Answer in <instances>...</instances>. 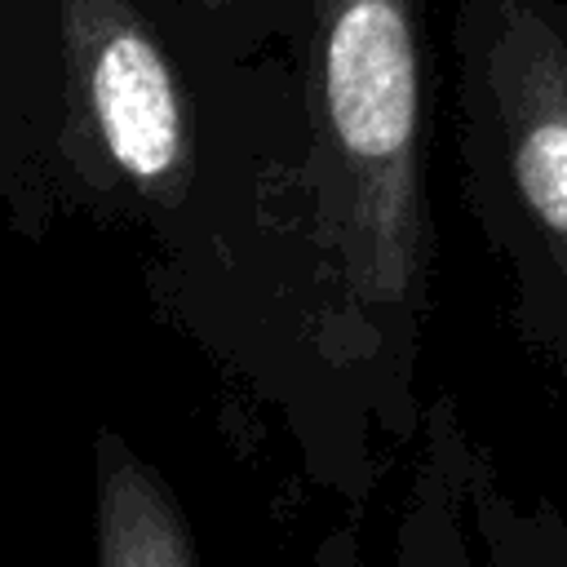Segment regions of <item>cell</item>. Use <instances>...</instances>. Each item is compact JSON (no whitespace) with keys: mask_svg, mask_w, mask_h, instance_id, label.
Masks as SVG:
<instances>
[{"mask_svg":"<svg viewBox=\"0 0 567 567\" xmlns=\"http://www.w3.org/2000/svg\"><path fill=\"white\" fill-rule=\"evenodd\" d=\"M421 0H310L306 359L363 474L368 434L412 443L434 279Z\"/></svg>","mask_w":567,"mask_h":567,"instance_id":"obj_1","label":"cell"},{"mask_svg":"<svg viewBox=\"0 0 567 567\" xmlns=\"http://www.w3.org/2000/svg\"><path fill=\"white\" fill-rule=\"evenodd\" d=\"M456 151L509 328L567 377V0H456Z\"/></svg>","mask_w":567,"mask_h":567,"instance_id":"obj_2","label":"cell"},{"mask_svg":"<svg viewBox=\"0 0 567 567\" xmlns=\"http://www.w3.org/2000/svg\"><path fill=\"white\" fill-rule=\"evenodd\" d=\"M66 106L80 159L142 213H186L199 177L186 84L133 0H62Z\"/></svg>","mask_w":567,"mask_h":567,"instance_id":"obj_3","label":"cell"},{"mask_svg":"<svg viewBox=\"0 0 567 567\" xmlns=\"http://www.w3.org/2000/svg\"><path fill=\"white\" fill-rule=\"evenodd\" d=\"M416 452L394 523L390 567H478V545L470 527V487L483 443L470 434L456 394L439 390L416 430ZM323 567H359L350 536L323 549Z\"/></svg>","mask_w":567,"mask_h":567,"instance_id":"obj_4","label":"cell"},{"mask_svg":"<svg viewBox=\"0 0 567 567\" xmlns=\"http://www.w3.org/2000/svg\"><path fill=\"white\" fill-rule=\"evenodd\" d=\"M93 567H199L173 487L106 425L93 439Z\"/></svg>","mask_w":567,"mask_h":567,"instance_id":"obj_5","label":"cell"},{"mask_svg":"<svg viewBox=\"0 0 567 567\" xmlns=\"http://www.w3.org/2000/svg\"><path fill=\"white\" fill-rule=\"evenodd\" d=\"M470 527L483 567H567V518L549 496H518L501 483L492 452H478Z\"/></svg>","mask_w":567,"mask_h":567,"instance_id":"obj_6","label":"cell"},{"mask_svg":"<svg viewBox=\"0 0 567 567\" xmlns=\"http://www.w3.org/2000/svg\"><path fill=\"white\" fill-rule=\"evenodd\" d=\"M195 4H199V9H208V13H230L239 0H195Z\"/></svg>","mask_w":567,"mask_h":567,"instance_id":"obj_7","label":"cell"}]
</instances>
